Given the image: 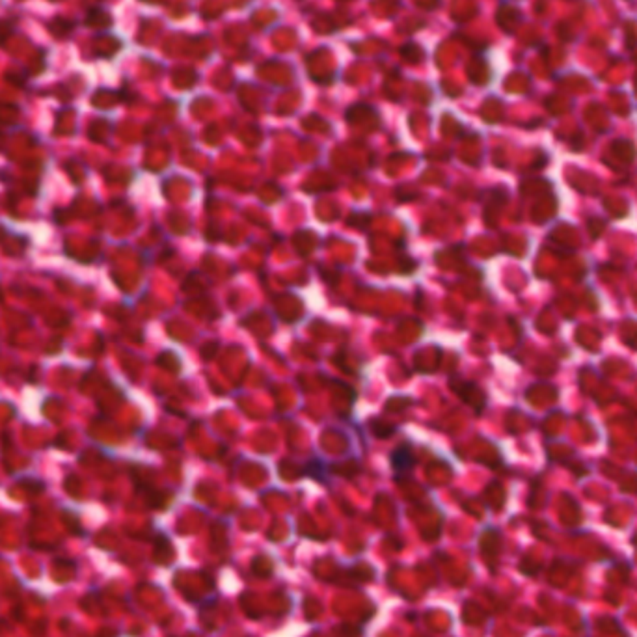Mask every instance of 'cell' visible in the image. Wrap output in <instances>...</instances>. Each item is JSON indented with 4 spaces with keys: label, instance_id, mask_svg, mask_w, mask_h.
I'll use <instances>...</instances> for the list:
<instances>
[{
    "label": "cell",
    "instance_id": "obj_1",
    "mask_svg": "<svg viewBox=\"0 0 637 637\" xmlns=\"http://www.w3.org/2000/svg\"><path fill=\"white\" fill-rule=\"evenodd\" d=\"M412 462H414V460H412V455H410V449H397V451H395V453H393V457H392V464H393V468H395V470H399V472H401V470H408V468H410L412 466Z\"/></svg>",
    "mask_w": 637,
    "mask_h": 637
}]
</instances>
